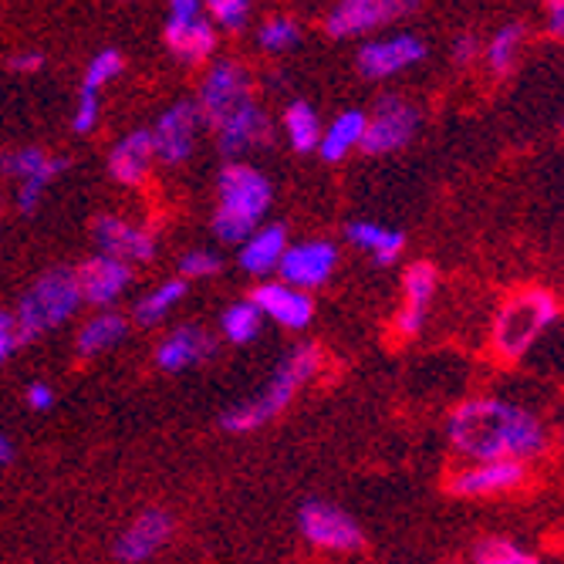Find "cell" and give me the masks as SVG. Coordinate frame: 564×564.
<instances>
[{"label": "cell", "instance_id": "obj_13", "mask_svg": "<svg viewBox=\"0 0 564 564\" xmlns=\"http://www.w3.org/2000/svg\"><path fill=\"white\" fill-rule=\"evenodd\" d=\"M338 268V247L332 240H301V243H288L281 261H278V274L281 281L315 291L325 288L332 281Z\"/></svg>", "mask_w": 564, "mask_h": 564}, {"label": "cell", "instance_id": "obj_27", "mask_svg": "<svg viewBox=\"0 0 564 564\" xmlns=\"http://www.w3.org/2000/svg\"><path fill=\"white\" fill-rule=\"evenodd\" d=\"M284 132H288V142L294 152H315L318 149V139H322V119L315 112V106H307L304 98L291 101L284 109Z\"/></svg>", "mask_w": 564, "mask_h": 564}, {"label": "cell", "instance_id": "obj_40", "mask_svg": "<svg viewBox=\"0 0 564 564\" xmlns=\"http://www.w3.org/2000/svg\"><path fill=\"white\" fill-rule=\"evenodd\" d=\"M453 62L456 65H474L477 62V55H480V44H477V37L474 34H459L456 41H453Z\"/></svg>", "mask_w": 564, "mask_h": 564}, {"label": "cell", "instance_id": "obj_20", "mask_svg": "<svg viewBox=\"0 0 564 564\" xmlns=\"http://www.w3.org/2000/svg\"><path fill=\"white\" fill-rule=\"evenodd\" d=\"M217 351V341L207 328L199 325H180L173 328L160 348H156V366L163 372H186L199 362H207V358Z\"/></svg>", "mask_w": 564, "mask_h": 564}, {"label": "cell", "instance_id": "obj_30", "mask_svg": "<svg viewBox=\"0 0 564 564\" xmlns=\"http://www.w3.org/2000/svg\"><path fill=\"white\" fill-rule=\"evenodd\" d=\"M65 166H68V160L47 156L31 176H24V180H21V189H18V207H21L24 214H31V210L37 207V203H41L44 189L51 186V180H55L58 173H65Z\"/></svg>", "mask_w": 564, "mask_h": 564}, {"label": "cell", "instance_id": "obj_16", "mask_svg": "<svg viewBox=\"0 0 564 564\" xmlns=\"http://www.w3.org/2000/svg\"><path fill=\"white\" fill-rule=\"evenodd\" d=\"M250 301L258 304V312L271 322H278L281 328L291 332H304L315 318V301L304 288H294L288 281H264L258 284V291L250 294Z\"/></svg>", "mask_w": 564, "mask_h": 564}, {"label": "cell", "instance_id": "obj_10", "mask_svg": "<svg viewBox=\"0 0 564 564\" xmlns=\"http://www.w3.org/2000/svg\"><path fill=\"white\" fill-rule=\"evenodd\" d=\"M416 8H420V0H338L332 14L325 18V31L338 41L362 37V34H372L379 28L402 21Z\"/></svg>", "mask_w": 564, "mask_h": 564}, {"label": "cell", "instance_id": "obj_3", "mask_svg": "<svg viewBox=\"0 0 564 564\" xmlns=\"http://www.w3.org/2000/svg\"><path fill=\"white\" fill-rule=\"evenodd\" d=\"M318 369H322L318 345H297V348H291V355L281 362V369L274 372L268 389L258 399L240 402V405L230 409V413H224L220 426L227 433H253V430L268 426L271 420H278L284 409L291 405L297 389L318 376Z\"/></svg>", "mask_w": 564, "mask_h": 564}, {"label": "cell", "instance_id": "obj_19", "mask_svg": "<svg viewBox=\"0 0 564 564\" xmlns=\"http://www.w3.org/2000/svg\"><path fill=\"white\" fill-rule=\"evenodd\" d=\"M91 237L101 253H112V258H122L129 264L152 261V253H156V237L126 217H112V214L98 217L91 227Z\"/></svg>", "mask_w": 564, "mask_h": 564}, {"label": "cell", "instance_id": "obj_44", "mask_svg": "<svg viewBox=\"0 0 564 564\" xmlns=\"http://www.w3.org/2000/svg\"><path fill=\"white\" fill-rule=\"evenodd\" d=\"M41 55H34V51H24V55H18L14 62H11V68L14 72H21V75H31V72H37L41 68Z\"/></svg>", "mask_w": 564, "mask_h": 564}, {"label": "cell", "instance_id": "obj_24", "mask_svg": "<svg viewBox=\"0 0 564 564\" xmlns=\"http://www.w3.org/2000/svg\"><path fill=\"white\" fill-rule=\"evenodd\" d=\"M126 335H129V322L119 312H98L82 325V332L75 338V351H78V358H95L101 351L116 348Z\"/></svg>", "mask_w": 564, "mask_h": 564}, {"label": "cell", "instance_id": "obj_7", "mask_svg": "<svg viewBox=\"0 0 564 564\" xmlns=\"http://www.w3.org/2000/svg\"><path fill=\"white\" fill-rule=\"evenodd\" d=\"M297 531L315 551H328V554L362 551V541H366L358 521L345 514L341 507L325 503V500H307L297 510Z\"/></svg>", "mask_w": 564, "mask_h": 564}, {"label": "cell", "instance_id": "obj_34", "mask_svg": "<svg viewBox=\"0 0 564 564\" xmlns=\"http://www.w3.org/2000/svg\"><path fill=\"white\" fill-rule=\"evenodd\" d=\"M119 75H122V55H119L116 47H106V51H98V55L88 62L82 88L85 91H101L109 82H116Z\"/></svg>", "mask_w": 564, "mask_h": 564}, {"label": "cell", "instance_id": "obj_1", "mask_svg": "<svg viewBox=\"0 0 564 564\" xmlns=\"http://www.w3.org/2000/svg\"><path fill=\"white\" fill-rule=\"evenodd\" d=\"M446 436L453 449L467 459H497V456H514V459H538L547 449V430L531 413V409L507 402L497 395H477L459 402L449 423Z\"/></svg>", "mask_w": 564, "mask_h": 564}, {"label": "cell", "instance_id": "obj_4", "mask_svg": "<svg viewBox=\"0 0 564 564\" xmlns=\"http://www.w3.org/2000/svg\"><path fill=\"white\" fill-rule=\"evenodd\" d=\"M557 322V297L544 288H524L510 294L494 322L490 345L500 362H521L531 345Z\"/></svg>", "mask_w": 564, "mask_h": 564}, {"label": "cell", "instance_id": "obj_2", "mask_svg": "<svg viewBox=\"0 0 564 564\" xmlns=\"http://www.w3.org/2000/svg\"><path fill=\"white\" fill-rule=\"evenodd\" d=\"M274 203L271 180L250 163L224 166L217 180V210L214 230L224 243H240L250 230H258Z\"/></svg>", "mask_w": 564, "mask_h": 564}, {"label": "cell", "instance_id": "obj_42", "mask_svg": "<svg viewBox=\"0 0 564 564\" xmlns=\"http://www.w3.org/2000/svg\"><path fill=\"white\" fill-rule=\"evenodd\" d=\"M28 405L34 409V413H47V409L55 405V389H51L47 382H34L28 389Z\"/></svg>", "mask_w": 564, "mask_h": 564}, {"label": "cell", "instance_id": "obj_37", "mask_svg": "<svg viewBox=\"0 0 564 564\" xmlns=\"http://www.w3.org/2000/svg\"><path fill=\"white\" fill-rule=\"evenodd\" d=\"M220 268H224V261H220V253H214V250H189V253H183V261H180L183 278H217Z\"/></svg>", "mask_w": 564, "mask_h": 564}, {"label": "cell", "instance_id": "obj_15", "mask_svg": "<svg viewBox=\"0 0 564 564\" xmlns=\"http://www.w3.org/2000/svg\"><path fill=\"white\" fill-rule=\"evenodd\" d=\"M214 132H217L220 152H224V156H230V160L243 156V152H250V149L268 145L271 135H274L268 112H264L253 98H243L237 109H230V112L214 126Z\"/></svg>", "mask_w": 564, "mask_h": 564}, {"label": "cell", "instance_id": "obj_41", "mask_svg": "<svg viewBox=\"0 0 564 564\" xmlns=\"http://www.w3.org/2000/svg\"><path fill=\"white\" fill-rule=\"evenodd\" d=\"M18 328H14V315L0 312V362H8L11 351L18 348Z\"/></svg>", "mask_w": 564, "mask_h": 564}, {"label": "cell", "instance_id": "obj_29", "mask_svg": "<svg viewBox=\"0 0 564 564\" xmlns=\"http://www.w3.org/2000/svg\"><path fill=\"white\" fill-rule=\"evenodd\" d=\"M261 325H264V315L258 312V304H253L250 297L230 304L227 312L220 315V332L234 345H250L253 338L261 335Z\"/></svg>", "mask_w": 564, "mask_h": 564}, {"label": "cell", "instance_id": "obj_18", "mask_svg": "<svg viewBox=\"0 0 564 564\" xmlns=\"http://www.w3.org/2000/svg\"><path fill=\"white\" fill-rule=\"evenodd\" d=\"M173 531H176V524H173V518L166 514V510H160V507L142 510V514L116 538L112 554L119 561H129V564L149 561V557H156L170 544Z\"/></svg>", "mask_w": 564, "mask_h": 564}, {"label": "cell", "instance_id": "obj_32", "mask_svg": "<svg viewBox=\"0 0 564 564\" xmlns=\"http://www.w3.org/2000/svg\"><path fill=\"white\" fill-rule=\"evenodd\" d=\"M436 284H440V274H436L433 264L420 261V264H413V268H405V278H402L405 304L423 307V312H426V304H430L433 294H436Z\"/></svg>", "mask_w": 564, "mask_h": 564}, {"label": "cell", "instance_id": "obj_9", "mask_svg": "<svg viewBox=\"0 0 564 564\" xmlns=\"http://www.w3.org/2000/svg\"><path fill=\"white\" fill-rule=\"evenodd\" d=\"M528 484V464L514 456H497V459H470V467H459L449 480L446 490L453 497H503Z\"/></svg>", "mask_w": 564, "mask_h": 564}, {"label": "cell", "instance_id": "obj_28", "mask_svg": "<svg viewBox=\"0 0 564 564\" xmlns=\"http://www.w3.org/2000/svg\"><path fill=\"white\" fill-rule=\"evenodd\" d=\"M186 278H173V281H166V284H160V288H152L145 297H139V304H135V322L142 325V328H152V325H160V322H166L170 318V312L173 307L186 297Z\"/></svg>", "mask_w": 564, "mask_h": 564}, {"label": "cell", "instance_id": "obj_14", "mask_svg": "<svg viewBox=\"0 0 564 564\" xmlns=\"http://www.w3.org/2000/svg\"><path fill=\"white\" fill-rule=\"evenodd\" d=\"M243 98H250V75L243 65L237 62H217L207 78L199 85V95H196V109H199V119L203 126H217L230 109H237Z\"/></svg>", "mask_w": 564, "mask_h": 564}, {"label": "cell", "instance_id": "obj_8", "mask_svg": "<svg viewBox=\"0 0 564 564\" xmlns=\"http://www.w3.org/2000/svg\"><path fill=\"white\" fill-rule=\"evenodd\" d=\"M166 44L183 65H199L217 51V28L203 14L199 0H170Z\"/></svg>", "mask_w": 564, "mask_h": 564}, {"label": "cell", "instance_id": "obj_45", "mask_svg": "<svg viewBox=\"0 0 564 564\" xmlns=\"http://www.w3.org/2000/svg\"><path fill=\"white\" fill-rule=\"evenodd\" d=\"M11 459H14V443L4 433H0V467H8Z\"/></svg>", "mask_w": 564, "mask_h": 564}, {"label": "cell", "instance_id": "obj_43", "mask_svg": "<svg viewBox=\"0 0 564 564\" xmlns=\"http://www.w3.org/2000/svg\"><path fill=\"white\" fill-rule=\"evenodd\" d=\"M544 21L551 37H564V0H544Z\"/></svg>", "mask_w": 564, "mask_h": 564}, {"label": "cell", "instance_id": "obj_12", "mask_svg": "<svg viewBox=\"0 0 564 564\" xmlns=\"http://www.w3.org/2000/svg\"><path fill=\"white\" fill-rule=\"evenodd\" d=\"M199 109L193 98H180L156 119V126L149 129L152 135V152H156V163L163 166H183L193 152H196V139H199Z\"/></svg>", "mask_w": 564, "mask_h": 564}, {"label": "cell", "instance_id": "obj_23", "mask_svg": "<svg viewBox=\"0 0 564 564\" xmlns=\"http://www.w3.org/2000/svg\"><path fill=\"white\" fill-rule=\"evenodd\" d=\"M362 132H366V112L362 109H348V112L335 116L332 126L322 129V139H318L315 152H322L325 163H341L351 149H358Z\"/></svg>", "mask_w": 564, "mask_h": 564}, {"label": "cell", "instance_id": "obj_38", "mask_svg": "<svg viewBox=\"0 0 564 564\" xmlns=\"http://www.w3.org/2000/svg\"><path fill=\"white\" fill-rule=\"evenodd\" d=\"M98 112H101V106H98V91H85V88H82L78 106H75V116H72V129H75L78 135H88V132L98 126Z\"/></svg>", "mask_w": 564, "mask_h": 564}, {"label": "cell", "instance_id": "obj_26", "mask_svg": "<svg viewBox=\"0 0 564 564\" xmlns=\"http://www.w3.org/2000/svg\"><path fill=\"white\" fill-rule=\"evenodd\" d=\"M524 37H528L524 24H503V28L484 44V62H487L490 75L503 78V75L514 72V65H518V58H521V47H524Z\"/></svg>", "mask_w": 564, "mask_h": 564}, {"label": "cell", "instance_id": "obj_25", "mask_svg": "<svg viewBox=\"0 0 564 564\" xmlns=\"http://www.w3.org/2000/svg\"><path fill=\"white\" fill-rule=\"evenodd\" d=\"M345 240L358 250H369L379 264H392L402 247H405V237L399 230H389V227H379V224H369V220H355L345 227Z\"/></svg>", "mask_w": 564, "mask_h": 564}, {"label": "cell", "instance_id": "obj_36", "mask_svg": "<svg viewBox=\"0 0 564 564\" xmlns=\"http://www.w3.org/2000/svg\"><path fill=\"white\" fill-rule=\"evenodd\" d=\"M44 160H47V152H44V149H34V145L11 149V152H4V156H0V173L11 176V180H24V176H31Z\"/></svg>", "mask_w": 564, "mask_h": 564}, {"label": "cell", "instance_id": "obj_17", "mask_svg": "<svg viewBox=\"0 0 564 564\" xmlns=\"http://www.w3.org/2000/svg\"><path fill=\"white\" fill-rule=\"evenodd\" d=\"M78 291H82V301L85 304H98V307H106V304H116L129 284H132V264L122 261V258H112V253H95V258H88L78 271Z\"/></svg>", "mask_w": 564, "mask_h": 564}, {"label": "cell", "instance_id": "obj_21", "mask_svg": "<svg viewBox=\"0 0 564 564\" xmlns=\"http://www.w3.org/2000/svg\"><path fill=\"white\" fill-rule=\"evenodd\" d=\"M237 261L250 278H268L278 271V261L288 247V230L281 224H261L258 230H250L240 243Z\"/></svg>", "mask_w": 564, "mask_h": 564}, {"label": "cell", "instance_id": "obj_22", "mask_svg": "<svg viewBox=\"0 0 564 564\" xmlns=\"http://www.w3.org/2000/svg\"><path fill=\"white\" fill-rule=\"evenodd\" d=\"M152 163H156V152H152V135H149V129H135V132H126L116 142L112 156H109V173L122 186H142L149 180Z\"/></svg>", "mask_w": 564, "mask_h": 564}, {"label": "cell", "instance_id": "obj_11", "mask_svg": "<svg viewBox=\"0 0 564 564\" xmlns=\"http://www.w3.org/2000/svg\"><path fill=\"white\" fill-rule=\"evenodd\" d=\"M426 41L420 34H392V37H376L366 41L355 55V68L369 82H389L409 68L426 62Z\"/></svg>", "mask_w": 564, "mask_h": 564}, {"label": "cell", "instance_id": "obj_31", "mask_svg": "<svg viewBox=\"0 0 564 564\" xmlns=\"http://www.w3.org/2000/svg\"><path fill=\"white\" fill-rule=\"evenodd\" d=\"M480 564H534L538 557L531 551H524V544L507 541V538H487L474 547L470 554Z\"/></svg>", "mask_w": 564, "mask_h": 564}, {"label": "cell", "instance_id": "obj_5", "mask_svg": "<svg viewBox=\"0 0 564 564\" xmlns=\"http://www.w3.org/2000/svg\"><path fill=\"white\" fill-rule=\"evenodd\" d=\"M82 291H78V278L72 268H55V271H44L18 301V312H14V328L18 338H41L47 332L62 328L65 322L75 318V312L82 307Z\"/></svg>", "mask_w": 564, "mask_h": 564}, {"label": "cell", "instance_id": "obj_39", "mask_svg": "<svg viewBox=\"0 0 564 564\" xmlns=\"http://www.w3.org/2000/svg\"><path fill=\"white\" fill-rule=\"evenodd\" d=\"M423 322H426V312H423V307L402 304L392 328H395V335H399V338H416V335L423 332Z\"/></svg>", "mask_w": 564, "mask_h": 564}, {"label": "cell", "instance_id": "obj_6", "mask_svg": "<svg viewBox=\"0 0 564 564\" xmlns=\"http://www.w3.org/2000/svg\"><path fill=\"white\" fill-rule=\"evenodd\" d=\"M423 126V112L416 101H409L402 95H382L376 101V109L366 112V132L358 149L369 156H386V152H399L416 139Z\"/></svg>", "mask_w": 564, "mask_h": 564}, {"label": "cell", "instance_id": "obj_35", "mask_svg": "<svg viewBox=\"0 0 564 564\" xmlns=\"http://www.w3.org/2000/svg\"><path fill=\"white\" fill-rule=\"evenodd\" d=\"M199 4L224 31H243L250 21V0H199Z\"/></svg>", "mask_w": 564, "mask_h": 564}, {"label": "cell", "instance_id": "obj_33", "mask_svg": "<svg viewBox=\"0 0 564 564\" xmlns=\"http://www.w3.org/2000/svg\"><path fill=\"white\" fill-rule=\"evenodd\" d=\"M297 41H301V31L291 18H271L258 31V47L268 51V55H284Z\"/></svg>", "mask_w": 564, "mask_h": 564}]
</instances>
